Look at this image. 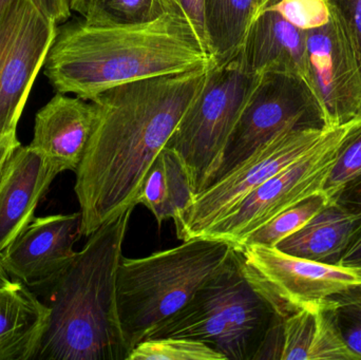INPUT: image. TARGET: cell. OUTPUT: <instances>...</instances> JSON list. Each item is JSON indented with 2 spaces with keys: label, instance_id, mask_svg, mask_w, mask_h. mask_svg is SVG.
<instances>
[{
  "label": "cell",
  "instance_id": "1",
  "mask_svg": "<svg viewBox=\"0 0 361 360\" xmlns=\"http://www.w3.org/2000/svg\"><path fill=\"white\" fill-rule=\"evenodd\" d=\"M209 69L127 82L90 101L94 126L74 185L82 236L137 206L135 197L150 166L203 88Z\"/></svg>",
  "mask_w": 361,
  "mask_h": 360
},
{
  "label": "cell",
  "instance_id": "2",
  "mask_svg": "<svg viewBox=\"0 0 361 360\" xmlns=\"http://www.w3.org/2000/svg\"><path fill=\"white\" fill-rule=\"evenodd\" d=\"M212 55L177 2L152 20L57 25L44 65L57 93L92 101L104 91L154 76L212 67Z\"/></svg>",
  "mask_w": 361,
  "mask_h": 360
},
{
  "label": "cell",
  "instance_id": "3",
  "mask_svg": "<svg viewBox=\"0 0 361 360\" xmlns=\"http://www.w3.org/2000/svg\"><path fill=\"white\" fill-rule=\"evenodd\" d=\"M135 207L97 228L42 294L49 318L32 360H127L116 276Z\"/></svg>",
  "mask_w": 361,
  "mask_h": 360
},
{
  "label": "cell",
  "instance_id": "4",
  "mask_svg": "<svg viewBox=\"0 0 361 360\" xmlns=\"http://www.w3.org/2000/svg\"><path fill=\"white\" fill-rule=\"evenodd\" d=\"M235 251L227 241L200 237L147 257H123L116 276V306L129 353L184 308Z\"/></svg>",
  "mask_w": 361,
  "mask_h": 360
},
{
  "label": "cell",
  "instance_id": "5",
  "mask_svg": "<svg viewBox=\"0 0 361 360\" xmlns=\"http://www.w3.org/2000/svg\"><path fill=\"white\" fill-rule=\"evenodd\" d=\"M280 319L271 302L244 274L235 249L226 266L146 340L188 338L208 345L226 360H256Z\"/></svg>",
  "mask_w": 361,
  "mask_h": 360
},
{
  "label": "cell",
  "instance_id": "6",
  "mask_svg": "<svg viewBox=\"0 0 361 360\" xmlns=\"http://www.w3.org/2000/svg\"><path fill=\"white\" fill-rule=\"evenodd\" d=\"M256 77L244 68L239 53L212 63L203 88L167 143L185 165L195 194L214 181Z\"/></svg>",
  "mask_w": 361,
  "mask_h": 360
},
{
  "label": "cell",
  "instance_id": "7",
  "mask_svg": "<svg viewBox=\"0 0 361 360\" xmlns=\"http://www.w3.org/2000/svg\"><path fill=\"white\" fill-rule=\"evenodd\" d=\"M333 128L282 129L243 162L195 194L192 203L173 221L177 238L186 241L203 237L256 188L313 151Z\"/></svg>",
  "mask_w": 361,
  "mask_h": 360
},
{
  "label": "cell",
  "instance_id": "8",
  "mask_svg": "<svg viewBox=\"0 0 361 360\" xmlns=\"http://www.w3.org/2000/svg\"><path fill=\"white\" fill-rule=\"evenodd\" d=\"M360 127L361 114L334 127L313 151L256 188L203 237L239 249L255 230L286 209L322 194L343 146Z\"/></svg>",
  "mask_w": 361,
  "mask_h": 360
},
{
  "label": "cell",
  "instance_id": "9",
  "mask_svg": "<svg viewBox=\"0 0 361 360\" xmlns=\"http://www.w3.org/2000/svg\"><path fill=\"white\" fill-rule=\"evenodd\" d=\"M237 253L244 274L281 318L361 287L357 271L297 257L277 247L245 245Z\"/></svg>",
  "mask_w": 361,
  "mask_h": 360
},
{
  "label": "cell",
  "instance_id": "10",
  "mask_svg": "<svg viewBox=\"0 0 361 360\" xmlns=\"http://www.w3.org/2000/svg\"><path fill=\"white\" fill-rule=\"evenodd\" d=\"M288 126H324L313 91L296 76L277 72L258 74L212 182Z\"/></svg>",
  "mask_w": 361,
  "mask_h": 360
},
{
  "label": "cell",
  "instance_id": "11",
  "mask_svg": "<svg viewBox=\"0 0 361 360\" xmlns=\"http://www.w3.org/2000/svg\"><path fill=\"white\" fill-rule=\"evenodd\" d=\"M56 23L31 0H13L0 23V137L17 125L56 35Z\"/></svg>",
  "mask_w": 361,
  "mask_h": 360
},
{
  "label": "cell",
  "instance_id": "12",
  "mask_svg": "<svg viewBox=\"0 0 361 360\" xmlns=\"http://www.w3.org/2000/svg\"><path fill=\"white\" fill-rule=\"evenodd\" d=\"M330 21L307 32V52L324 126L345 124L361 114V58L338 6L330 0Z\"/></svg>",
  "mask_w": 361,
  "mask_h": 360
},
{
  "label": "cell",
  "instance_id": "13",
  "mask_svg": "<svg viewBox=\"0 0 361 360\" xmlns=\"http://www.w3.org/2000/svg\"><path fill=\"white\" fill-rule=\"evenodd\" d=\"M80 236V211L35 218L0 254V263L11 279L40 293L69 266Z\"/></svg>",
  "mask_w": 361,
  "mask_h": 360
},
{
  "label": "cell",
  "instance_id": "14",
  "mask_svg": "<svg viewBox=\"0 0 361 360\" xmlns=\"http://www.w3.org/2000/svg\"><path fill=\"white\" fill-rule=\"evenodd\" d=\"M61 173L31 146H18L0 178V254L35 219V211Z\"/></svg>",
  "mask_w": 361,
  "mask_h": 360
},
{
  "label": "cell",
  "instance_id": "15",
  "mask_svg": "<svg viewBox=\"0 0 361 360\" xmlns=\"http://www.w3.org/2000/svg\"><path fill=\"white\" fill-rule=\"evenodd\" d=\"M95 122V107L57 93L36 113L30 146L63 171L78 170Z\"/></svg>",
  "mask_w": 361,
  "mask_h": 360
},
{
  "label": "cell",
  "instance_id": "16",
  "mask_svg": "<svg viewBox=\"0 0 361 360\" xmlns=\"http://www.w3.org/2000/svg\"><path fill=\"white\" fill-rule=\"evenodd\" d=\"M239 54L244 68L252 75L277 72L296 76L315 95L307 59V32L290 25L275 11L267 8L255 19Z\"/></svg>",
  "mask_w": 361,
  "mask_h": 360
},
{
  "label": "cell",
  "instance_id": "17",
  "mask_svg": "<svg viewBox=\"0 0 361 360\" xmlns=\"http://www.w3.org/2000/svg\"><path fill=\"white\" fill-rule=\"evenodd\" d=\"M280 360H361L348 347L324 302L282 319Z\"/></svg>",
  "mask_w": 361,
  "mask_h": 360
},
{
  "label": "cell",
  "instance_id": "18",
  "mask_svg": "<svg viewBox=\"0 0 361 360\" xmlns=\"http://www.w3.org/2000/svg\"><path fill=\"white\" fill-rule=\"evenodd\" d=\"M48 318V306L23 283L0 285V360H32Z\"/></svg>",
  "mask_w": 361,
  "mask_h": 360
},
{
  "label": "cell",
  "instance_id": "19",
  "mask_svg": "<svg viewBox=\"0 0 361 360\" xmlns=\"http://www.w3.org/2000/svg\"><path fill=\"white\" fill-rule=\"evenodd\" d=\"M358 216L337 202L329 203L298 232L277 245L290 255L336 264L349 247Z\"/></svg>",
  "mask_w": 361,
  "mask_h": 360
},
{
  "label": "cell",
  "instance_id": "20",
  "mask_svg": "<svg viewBox=\"0 0 361 360\" xmlns=\"http://www.w3.org/2000/svg\"><path fill=\"white\" fill-rule=\"evenodd\" d=\"M195 192L180 156L165 147L152 163L135 197V204L147 207L159 226L178 217L192 203Z\"/></svg>",
  "mask_w": 361,
  "mask_h": 360
},
{
  "label": "cell",
  "instance_id": "21",
  "mask_svg": "<svg viewBox=\"0 0 361 360\" xmlns=\"http://www.w3.org/2000/svg\"><path fill=\"white\" fill-rule=\"evenodd\" d=\"M274 0H203L208 51L214 63L239 53L255 19Z\"/></svg>",
  "mask_w": 361,
  "mask_h": 360
},
{
  "label": "cell",
  "instance_id": "22",
  "mask_svg": "<svg viewBox=\"0 0 361 360\" xmlns=\"http://www.w3.org/2000/svg\"><path fill=\"white\" fill-rule=\"evenodd\" d=\"M328 204V200L324 194L311 197L299 204L286 209L255 230L240 247L255 244L276 247L284 239L298 232L316 213H319Z\"/></svg>",
  "mask_w": 361,
  "mask_h": 360
},
{
  "label": "cell",
  "instance_id": "23",
  "mask_svg": "<svg viewBox=\"0 0 361 360\" xmlns=\"http://www.w3.org/2000/svg\"><path fill=\"white\" fill-rule=\"evenodd\" d=\"M175 0H88L82 18L88 23H137L162 14Z\"/></svg>",
  "mask_w": 361,
  "mask_h": 360
},
{
  "label": "cell",
  "instance_id": "24",
  "mask_svg": "<svg viewBox=\"0 0 361 360\" xmlns=\"http://www.w3.org/2000/svg\"><path fill=\"white\" fill-rule=\"evenodd\" d=\"M127 360H226L212 347L188 338H148L135 347Z\"/></svg>",
  "mask_w": 361,
  "mask_h": 360
},
{
  "label": "cell",
  "instance_id": "25",
  "mask_svg": "<svg viewBox=\"0 0 361 360\" xmlns=\"http://www.w3.org/2000/svg\"><path fill=\"white\" fill-rule=\"evenodd\" d=\"M343 340L361 359V287L328 300Z\"/></svg>",
  "mask_w": 361,
  "mask_h": 360
},
{
  "label": "cell",
  "instance_id": "26",
  "mask_svg": "<svg viewBox=\"0 0 361 360\" xmlns=\"http://www.w3.org/2000/svg\"><path fill=\"white\" fill-rule=\"evenodd\" d=\"M267 8L303 31L324 27L332 15L330 0H274Z\"/></svg>",
  "mask_w": 361,
  "mask_h": 360
},
{
  "label": "cell",
  "instance_id": "27",
  "mask_svg": "<svg viewBox=\"0 0 361 360\" xmlns=\"http://www.w3.org/2000/svg\"><path fill=\"white\" fill-rule=\"evenodd\" d=\"M360 177L361 127L343 146L337 162L326 180L322 194L329 203L335 202L343 188Z\"/></svg>",
  "mask_w": 361,
  "mask_h": 360
},
{
  "label": "cell",
  "instance_id": "28",
  "mask_svg": "<svg viewBox=\"0 0 361 360\" xmlns=\"http://www.w3.org/2000/svg\"><path fill=\"white\" fill-rule=\"evenodd\" d=\"M335 202L339 203L358 216L353 236L347 251L338 262V266L361 273V177L343 188Z\"/></svg>",
  "mask_w": 361,
  "mask_h": 360
},
{
  "label": "cell",
  "instance_id": "29",
  "mask_svg": "<svg viewBox=\"0 0 361 360\" xmlns=\"http://www.w3.org/2000/svg\"><path fill=\"white\" fill-rule=\"evenodd\" d=\"M347 21L361 58V0H332Z\"/></svg>",
  "mask_w": 361,
  "mask_h": 360
},
{
  "label": "cell",
  "instance_id": "30",
  "mask_svg": "<svg viewBox=\"0 0 361 360\" xmlns=\"http://www.w3.org/2000/svg\"><path fill=\"white\" fill-rule=\"evenodd\" d=\"M175 1L179 4L180 8L192 25L202 44L208 51L205 25H204L203 0H175Z\"/></svg>",
  "mask_w": 361,
  "mask_h": 360
},
{
  "label": "cell",
  "instance_id": "31",
  "mask_svg": "<svg viewBox=\"0 0 361 360\" xmlns=\"http://www.w3.org/2000/svg\"><path fill=\"white\" fill-rule=\"evenodd\" d=\"M42 14L46 15L56 25L68 21L71 16L69 0H31Z\"/></svg>",
  "mask_w": 361,
  "mask_h": 360
},
{
  "label": "cell",
  "instance_id": "32",
  "mask_svg": "<svg viewBox=\"0 0 361 360\" xmlns=\"http://www.w3.org/2000/svg\"><path fill=\"white\" fill-rule=\"evenodd\" d=\"M19 145L20 142L17 139V135L0 137V178L6 168V163Z\"/></svg>",
  "mask_w": 361,
  "mask_h": 360
},
{
  "label": "cell",
  "instance_id": "33",
  "mask_svg": "<svg viewBox=\"0 0 361 360\" xmlns=\"http://www.w3.org/2000/svg\"><path fill=\"white\" fill-rule=\"evenodd\" d=\"M87 4L88 0H73L70 4L72 11L80 13L82 16H84L85 12H86Z\"/></svg>",
  "mask_w": 361,
  "mask_h": 360
},
{
  "label": "cell",
  "instance_id": "34",
  "mask_svg": "<svg viewBox=\"0 0 361 360\" xmlns=\"http://www.w3.org/2000/svg\"><path fill=\"white\" fill-rule=\"evenodd\" d=\"M12 2L13 0H0V23H1L2 19H4L6 13L8 12Z\"/></svg>",
  "mask_w": 361,
  "mask_h": 360
},
{
  "label": "cell",
  "instance_id": "35",
  "mask_svg": "<svg viewBox=\"0 0 361 360\" xmlns=\"http://www.w3.org/2000/svg\"><path fill=\"white\" fill-rule=\"evenodd\" d=\"M11 280H12V279L6 274V271H4L1 263H0V285H6V283H10Z\"/></svg>",
  "mask_w": 361,
  "mask_h": 360
},
{
  "label": "cell",
  "instance_id": "36",
  "mask_svg": "<svg viewBox=\"0 0 361 360\" xmlns=\"http://www.w3.org/2000/svg\"><path fill=\"white\" fill-rule=\"evenodd\" d=\"M72 1H73V0H69L70 4H71Z\"/></svg>",
  "mask_w": 361,
  "mask_h": 360
}]
</instances>
